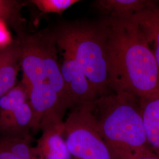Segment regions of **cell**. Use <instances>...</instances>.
<instances>
[{"label": "cell", "mask_w": 159, "mask_h": 159, "mask_svg": "<svg viewBox=\"0 0 159 159\" xmlns=\"http://www.w3.org/2000/svg\"><path fill=\"white\" fill-rule=\"evenodd\" d=\"M73 107L110 93L107 35L102 21H74L53 30Z\"/></svg>", "instance_id": "6da1fadb"}, {"label": "cell", "mask_w": 159, "mask_h": 159, "mask_svg": "<svg viewBox=\"0 0 159 159\" xmlns=\"http://www.w3.org/2000/svg\"><path fill=\"white\" fill-rule=\"evenodd\" d=\"M21 49L22 83L34 114L33 131L64 121L73 108L63 75L55 34L49 29L18 35Z\"/></svg>", "instance_id": "7a4b0ae2"}, {"label": "cell", "mask_w": 159, "mask_h": 159, "mask_svg": "<svg viewBox=\"0 0 159 159\" xmlns=\"http://www.w3.org/2000/svg\"><path fill=\"white\" fill-rule=\"evenodd\" d=\"M132 16L107 17L102 21L110 87L143 100L159 94V69L149 41Z\"/></svg>", "instance_id": "3957f363"}, {"label": "cell", "mask_w": 159, "mask_h": 159, "mask_svg": "<svg viewBox=\"0 0 159 159\" xmlns=\"http://www.w3.org/2000/svg\"><path fill=\"white\" fill-rule=\"evenodd\" d=\"M92 110L114 159L156 155L148 143L137 97L129 93H110L93 101Z\"/></svg>", "instance_id": "277c9868"}, {"label": "cell", "mask_w": 159, "mask_h": 159, "mask_svg": "<svg viewBox=\"0 0 159 159\" xmlns=\"http://www.w3.org/2000/svg\"><path fill=\"white\" fill-rule=\"evenodd\" d=\"M64 136L73 159H114L97 127L92 102L70 109L64 121Z\"/></svg>", "instance_id": "5b68a950"}, {"label": "cell", "mask_w": 159, "mask_h": 159, "mask_svg": "<svg viewBox=\"0 0 159 159\" xmlns=\"http://www.w3.org/2000/svg\"><path fill=\"white\" fill-rule=\"evenodd\" d=\"M34 147L35 156L41 159H73L64 136V121L47 125Z\"/></svg>", "instance_id": "8992f818"}, {"label": "cell", "mask_w": 159, "mask_h": 159, "mask_svg": "<svg viewBox=\"0 0 159 159\" xmlns=\"http://www.w3.org/2000/svg\"><path fill=\"white\" fill-rule=\"evenodd\" d=\"M33 121V111L27 101L14 111L0 117V137L30 138Z\"/></svg>", "instance_id": "52a82bcc"}, {"label": "cell", "mask_w": 159, "mask_h": 159, "mask_svg": "<svg viewBox=\"0 0 159 159\" xmlns=\"http://www.w3.org/2000/svg\"><path fill=\"white\" fill-rule=\"evenodd\" d=\"M21 60V49L18 38L0 48V98L16 85Z\"/></svg>", "instance_id": "ba28073f"}, {"label": "cell", "mask_w": 159, "mask_h": 159, "mask_svg": "<svg viewBox=\"0 0 159 159\" xmlns=\"http://www.w3.org/2000/svg\"><path fill=\"white\" fill-rule=\"evenodd\" d=\"M140 104L148 143L159 158V94L140 100Z\"/></svg>", "instance_id": "9c48e42d"}, {"label": "cell", "mask_w": 159, "mask_h": 159, "mask_svg": "<svg viewBox=\"0 0 159 159\" xmlns=\"http://www.w3.org/2000/svg\"><path fill=\"white\" fill-rule=\"evenodd\" d=\"M139 24L150 45H153V51L159 69V7L152 1L141 11L133 16Z\"/></svg>", "instance_id": "30bf717a"}, {"label": "cell", "mask_w": 159, "mask_h": 159, "mask_svg": "<svg viewBox=\"0 0 159 159\" xmlns=\"http://www.w3.org/2000/svg\"><path fill=\"white\" fill-rule=\"evenodd\" d=\"M151 1L142 0H100L95 1L98 11L107 17H131L146 8Z\"/></svg>", "instance_id": "8fae6325"}, {"label": "cell", "mask_w": 159, "mask_h": 159, "mask_svg": "<svg viewBox=\"0 0 159 159\" xmlns=\"http://www.w3.org/2000/svg\"><path fill=\"white\" fill-rule=\"evenodd\" d=\"M24 2L16 0H0V21L21 35L24 23L21 10Z\"/></svg>", "instance_id": "7c38bea8"}, {"label": "cell", "mask_w": 159, "mask_h": 159, "mask_svg": "<svg viewBox=\"0 0 159 159\" xmlns=\"http://www.w3.org/2000/svg\"><path fill=\"white\" fill-rule=\"evenodd\" d=\"M27 101V90L21 81L0 98V117L14 111Z\"/></svg>", "instance_id": "4fadbf2b"}, {"label": "cell", "mask_w": 159, "mask_h": 159, "mask_svg": "<svg viewBox=\"0 0 159 159\" xmlns=\"http://www.w3.org/2000/svg\"><path fill=\"white\" fill-rule=\"evenodd\" d=\"M31 137L20 139L0 137V148L13 154L18 159H34V147L31 145Z\"/></svg>", "instance_id": "5bb4252c"}, {"label": "cell", "mask_w": 159, "mask_h": 159, "mask_svg": "<svg viewBox=\"0 0 159 159\" xmlns=\"http://www.w3.org/2000/svg\"><path fill=\"white\" fill-rule=\"evenodd\" d=\"M79 1L77 0H31L29 2L43 13H56L61 15L63 12Z\"/></svg>", "instance_id": "9a60e30c"}, {"label": "cell", "mask_w": 159, "mask_h": 159, "mask_svg": "<svg viewBox=\"0 0 159 159\" xmlns=\"http://www.w3.org/2000/svg\"><path fill=\"white\" fill-rule=\"evenodd\" d=\"M6 25L4 23L0 21V48L8 45L12 41Z\"/></svg>", "instance_id": "2e32d148"}, {"label": "cell", "mask_w": 159, "mask_h": 159, "mask_svg": "<svg viewBox=\"0 0 159 159\" xmlns=\"http://www.w3.org/2000/svg\"><path fill=\"white\" fill-rule=\"evenodd\" d=\"M0 159H18L13 154L0 148Z\"/></svg>", "instance_id": "e0dca14e"}, {"label": "cell", "mask_w": 159, "mask_h": 159, "mask_svg": "<svg viewBox=\"0 0 159 159\" xmlns=\"http://www.w3.org/2000/svg\"><path fill=\"white\" fill-rule=\"evenodd\" d=\"M136 159H159V157L156 156V155H153V156H145V157H140Z\"/></svg>", "instance_id": "ac0fdd59"}]
</instances>
